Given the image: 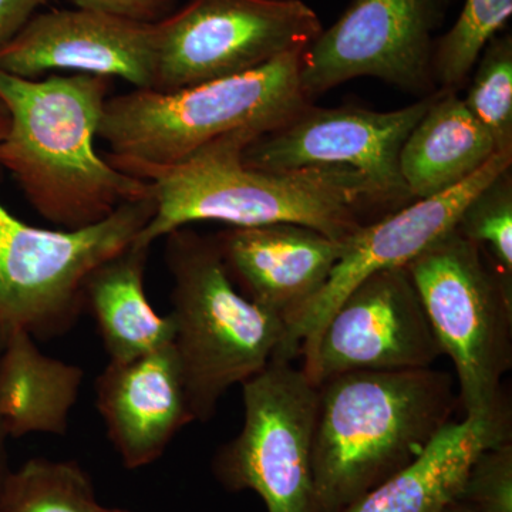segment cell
I'll return each instance as SVG.
<instances>
[{
	"mask_svg": "<svg viewBox=\"0 0 512 512\" xmlns=\"http://www.w3.org/2000/svg\"><path fill=\"white\" fill-rule=\"evenodd\" d=\"M104 512H131V511L120 510V508H104Z\"/></svg>",
	"mask_w": 512,
	"mask_h": 512,
	"instance_id": "31",
	"label": "cell"
},
{
	"mask_svg": "<svg viewBox=\"0 0 512 512\" xmlns=\"http://www.w3.org/2000/svg\"><path fill=\"white\" fill-rule=\"evenodd\" d=\"M453 376L427 369L352 372L319 386L313 440L318 512H338L413 463L451 421Z\"/></svg>",
	"mask_w": 512,
	"mask_h": 512,
	"instance_id": "3",
	"label": "cell"
},
{
	"mask_svg": "<svg viewBox=\"0 0 512 512\" xmlns=\"http://www.w3.org/2000/svg\"><path fill=\"white\" fill-rule=\"evenodd\" d=\"M323 29L303 0H188L156 23L154 90L174 92L305 50Z\"/></svg>",
	"mask_w": 512,
	"mask_h": 512,
	"instance_id": "9",
	"label": "cell"
},
{
	"mask_svg": "<svg viewBox=\"0 0 512 512\" xmlns=\"http://www.w3.org/2000/svg\"><path fill=\"white\" fill-rule=\"evenodd\" d=\"M242 386L244 424L212 471L232 493L254 491L268 512H318L313 440L319 387L292 362L272 359Z\"/></svg>",
	"mask_w": 512,
	"mask_h": 512,
	"instance_id": "8",
	"label": "cell"
},
{
	"mask_svg": "<svg viewBox=\"0 0 512 512\" xmlns=\"http://www.w3.org/2000/svg\"><path fill=\"white\" fill-rule=\"evenodd\" d=\"M437 92L392 111L357 106L325 109L311 103L281 127L252 141L242 151V163L271 173L349 168L369 181L390 212L399 210L413 201L400 175V153Z\"/></svg>",
	"mask_w": 512,
	"mask_h": 512,
	"instance_id": "11",
	"label": "cell"
},
{
	"mask_svg": "<svg viewBox=\"0 0 512 512\" xmlns=\"http://www.w3.org/2000/svg\"><path fill=\"white\" fill-rule=\"evenodd\" d=\"M84 380L82 367L45 355L18 332L0 350V424L8 437L64 436Z\"/></svg>",
	"mask_w": 512,
	"mask_h": 512,
	"instance_id": "20",
	"label": "cell"
},
{
	"mask_svg": "<svg viewBox=\"0 0 512 512\" xmlns=\"http://www.w3.org/2000/svg\"><path fill=\"white\" fill-rule=\"evenodd\" d=\"M252 141L247 136L227 138L168 167L121 168L147 181L156 202L153 218L134 244L151 248L175 229L201 221L229 228L296 224L343 241L372 222V215L390 214L379 192L349 168L271 173L248 167L241 156Z\"/></svg>",
	"mask_w": 512,
	"mask_h": 512,
	"instance_id": "1",
	"label": "cell"
},
{
	"mask_svg": "<svg viewBox=\"0 0 512 512\" xmlns=\"http://www.w3.org/2000/svg\"><path fill=\"white\" fill-rule=\"evenodd\" d=\"M111 79L94 74L23 79L0 70L9 130L0 167L30 205L60 229L106 220L126 202L153 197L147 181L117 170L96 151Z\"/></svg>",
	"mask_w": 512,
	"mask_h": 512,
	"instance_id": "2",
	"label": "cell"
},
{
	"mask_svg": "<svg viewBox=\"0 0 512 512\" xmlns=\"http://www.w3.org/2000/svg\"><path fill=\"white\" fill-rule=\"evenodd\" d=\"M8 434L0 424V498H2L3 487H5L6 478H8L10 470L8 457Z\"/></svg>",
	"mask_w": 512,
	"mask_h": 512,
	"instance_id": "28",
	"label": "cell"
},
{
	"mask_svg": "<svg viewBox=\"0 0 512 512\" xmlns=\"http://www.w3.org/2000/svg\"><path fill=\"white\" fill-rule=\"evenodd\" d=\"M50 0H0V47L18 35L20 29Z\"/></svg>",
	"mask_w": 512,
	"mask_h": 512,
	"instance_id": "27",
	"label": "cell"
},
{
	"mask_svg": "<svg viewBox=\"0 0 512 512\" xmlns=\"http://www.w3.org/2000/svg\"><path fill=\"white\" fill-rule=\"evenodd\" d=\"M214 239L239 292L285 325L325 286L345 247V239L296 224L228 227Z\"/></svg>",
	"mask_w": 512,
	"mask_h": 512,
	"instance_id": "15",
	"label": "cell"
},
{
	"mask_svg": "<svg viewBox=\"0 0 512 512\" xmlns=\"http://www.w3.org/2000/svg\"><path fill=\"white\" fill-rule=\"evenodd\" d=\"M495 153L493 137L463 99L439 90L404 141L400 175L412 200H424L457 187Z\"/></svg>",
	"mask_w": 512,
	"mask_h": 512,
	"instance_id": "18",
	"label": "cell"
},
{
	"mask_svg": "<svg viewBox=\"0 0 512 512\" xmlns=\"http://www.w3.org/2000/svg\"><path fill=\"white\" fill-rule=\"evenodd\" d=\"M511 15L512 0H464L456 22L434 45L436 89L456 92L473 73L485 46L504 32Z\"/></svg>",
	"mask_w": 512,
	"mask_h": 512,
	"instance_id": "22",
	"label": "cell"
},
{
	"mask_svg": "<svg viewBox=\"0 0 512 512\" xmlns=\"http://www.w3.org/2000/svg\"><path fill=\"white\" fill-rule=\"evenodd\" d=\"M440 512H480L477 508H474L473 505L466 503V501L461 500V498H456V500L451 501L450 504L446 505Z\"/></svg>",
	"mask_w": 512,
	"mask_h": 512,
	"instance_id": "29",
	"label": "cell"
},
{
	"mask_svg": "<svg viewBox=\"0 0 512 512\" xmlns=\"http://www.w3.org/2000/svg\"><path fill=\"white\" fill-rule=\"evenodd\" d=\"M0 70L23 79L70 70L154 89L156 23L79 8L36 13L0 47Z\"/></svg>",
	"mask_w": 512,
	"mask_h": 512,
	"instance_id": "14",
	"label": "cell"
},
{
	"mask_svg": "<svg viewBox=\"0 0 512 512\" xmlns=\"http://www.w3.org/2000/svg\"><path fill=\"white\" fill-rule=\"evenodd\" d=\"M94 390L107 436L128 470L153 464L194 421L173 343L131 362H110Z\"/></svg>",
	"mask_w": 512,
	"mask_h": 512,
	"instance_id": "16",
	"label": "cell"
},
{
	"mask_svg": "<svg viewBox=\"0 0 512 512\" xmlns=\"http://www.w3.org/2000/svg\"><path fill=\"white\" fill-rule=\"evenodd\" d=\"M92 478L76 461L32 458L10 470L0 512H104Z\"/></svg>",
	"mask_w": 512,
	"mask_h": 512,
	"instance_id": "21",
	"label": "cell"
},
{
	"mask_svg": "<svg viewBox=\"0 0 512 512\" xmlns=\"http://www.w3.org/2000/svg\"><path fill=\"white\" fill-rule=\"evenodd\" d=\"M154 212L150 197L89 227L46 229L20 221L0 201V350L18 332L52 339L72 329L93 269L133 244Z\"/></svg>",
	"mask_w": 512,
	"mask_h": 512,
	"instance_id": "7",
	"label": "cell"
},
{
	"mask_svg": "<svg viewBox=\"0 0 512 512\" xmlns=\"http://www.w3.org/2000/svg\"><path fill=\"white\" fill-rule=\"evenodd\" d=\"M456 228L483 249L498 274L512 285L511 168L498 175L468 202Z\"/></svg>",
	"mask_w": 512,
	"mask_h": 512,
	"instance_id": "24",
	"label": "cell"
},
{
	"mask_svg": "<svg viewBox=\"0 0 512 512\" xmlns=\"http://www.w3.org/2000/svg\"><path fill=\"white\" fill-rule=\"evenodd\" d=\"M302 53L174 92L134 89L109 97L99 127L110 146L107 161L117 170L168 167L227 138L271 133L312 103L299 80Z\"/></svg>",
	"mask_w": 512,
	"mask_h": 512,
	"instance_id": "4",
	"label": "cell"
},
{
	"mask_svg": "<svg viewBox=\"0 0 512 512\" xmlns=\"http://www.w3.org/2000/svg\"><path fill=\"white\" fill-rule=\"evenodd\" d=\"M404 268L441 352L456 367L464 417L510 412L501 382L512 366V285L457 228Z\"/></svg>",
	"mask_w": 512,
	"mask_h": 512,
	"instance_id": "6",
	"label": "cell"
},
{
	"mask_svg": "<svg viewBox=\"0 0 512 512\" xmlns=\"http://www.w3.org/2000/svg\"><path fill=\"white\" fill-rule=\"evenodd\" d=\"M443 355L406 268L363 279L303 353L315 386L352 372L427 369Z\"/></svg>",
	"mask_w": 512,
	"mask_h": 512,
	"instance_id": "12",
	"label": "cell"
},
{
	"mask_svg": "<svg viewBox=\"0 0 512 512\" xmlns=\"http://www.w3.org/2000/svg\"><path fill=\"white\" fill-rule=\"evenodd\" d=\"M74 8L96 10L143 23H157L177 9L178 0H70Z\"/></svg>",
	"mask_w": 512,
	"mask_h": 512,
	"instance_id": "26",
	"label": "cell"
},
{
	"mask_svg": "<svg viewBox=\"0 0 512 512\" xmlns=\"http://www.w3.org/2000/svg\"><path fill=\"white\" fill-rule=\"evenodd\" d=\"M164 238L173 279V346L194 421L207 423L234 384L274 359L284 342L285 320L239 292L214 237L184 227Z\"/></svg>",
	"mask_w": 512,
	"mask_h": 512,
	"instance_id": "5",
	"label": "cell"
},
{
	"mask_svg": "<svg viewBox=\"0 0 512 512\" xmlns=\"http://www.w3.org/2000/svg\"><path fill=\"white\" fill-rule=\"evenodd\" d=\"M450 0H350L301 57L302 92L313 101L340 84L375 77L430 96L437 30Z\"/></svg>",
	"mask_w": 512,
	"mask_h": 512,
	"instance_id": "10",
	"label": "cell"
},
{
	"mask_svg": "<svg viewBox=\"0 0 512 512\" xmlns=\"http://www.w3.org/2000/svg\"><path fill=\"white\" fill-rule=\"evenodd\" d=\"M9 121L8 110H6V107L3 106L2 101H0V140L8 133Z\"/></svg>",
	"mask_w": 512,
	"mask_h": 512,
	"instance_id": "30",
	"label": "cell"
},
{
	"mask_svg": "<svg viewBox=\"0 0 512 512\" xmlns=\"http://www.w3.org/2000/svg\"><path fill=\"white\" fill-rule=\"evenodd\" d=\"M458 498L480 512H512V441L476 458Z\"/></svg>",
	"mask_w": 512,
	"mask_h": 512,
	"instance_id": "25",
	"label": "cell"
},
{
	"mask_svg": "<svg viewBox=\"0 0 512 512\" xmlns=\"http://www.w3.org/2000/svg\"><path fill=\"white\" fill-rule=\"evenodd\" d=\"M467 109L493 137L495 148L512 151V33L494 37L478 57Z\"/></svg>",
	"mask_w": 512,
	"mask_h": 512,
	"instance_id": "23",
	"label": "cell"
},
{
	"mask_svg": "<svg viewBox=\"0 0 512 512\" xmlns=\"http://www.w3.org/2000/svg\"><path fill=\"white\" fill-rule=\"evenodd\" d=\"M150 249L133 242L94 268L84 284V309L96 320L110 362H131L173 343V320L154 311L144 289Z\"/></svg>",
	"mask_w": 512,
	"mask_h": 512,
	"instance_id": "19",
	"label": "cell"
},
{
	"mask_svg": "<svg viewBox=\"0 0 512 512\" xmlns=\"http://www.w3.org/2000/svg\"><path fill=\"white\" fill-rule=\"evenodd\" d=\"M507 441L510 412L450 421L413 463L338 512H440L456 500L476 458Z\"/></svg>",
	"mask_w": 512,
	"mask_h": 512,
	"instance_id": "17",
	"label": "cell"
},
{
	"mask_svg": "<svg viewBox=\"0 0 512 512\" xmlns=\"http://www.w3.org/2000/svg\"><path fill=\"white\" fill-rule=\"evenodd\" d=\"M512 151L495 153L466 181L443 194L416 200L357 229L345 239L342 255L328 282L286 325L275 359L293 362L306 352L340 302L363 279L384 269L404 268L433 242L456 228L468 202L505 170Z\"/></svg>",
	"mask_w": 512,
	"mask_h": 512,
	"instance_id": "13",
	"label": "cell"
}]
</instances>
